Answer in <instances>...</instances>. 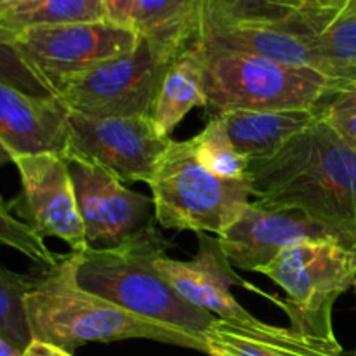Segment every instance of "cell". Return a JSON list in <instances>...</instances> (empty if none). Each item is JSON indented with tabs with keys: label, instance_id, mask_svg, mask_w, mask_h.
I'll return each mask as SVG.
<instances>
[{
	"label": "cell",
	"instance_id": "17",
	"mask_svg": "<svg viewBox=\"0 0 356 356\" xmlns=\"http://www.w3.org/2000/svg\"><path fill=\"white\" fill-rule=\"evenodd\" d=\"M216 115L225 124L235 148L249 160L273 155L322 117L318 106L309 110L225 111Z\"/></svg>",
	"mask_w": 356,
	"mask_h": 356
},
{
	"label": "cell",
	"instance_id": "27",
	"mask_svg": "<svg viewBox=\"0 0 356 356\" xmlns=\"http://www.w3.org/2000/svg\"><path fill=\"white\" fill-rule=\"evenodd\" d=\"M318 108L322 120L348 146L356 149V82L334 90Z\"/></svg>",
	"mask_w": 356,
	"mask_h": 356
},
{
	"label": "cell",
	"instance_id": "5",
	"mask_svg": "<svg viewBox=\"0 0 356 356\" xmlns=\"http://www.w3.org/2000/svg\"><path fill=\"white\" fill-rule=\"evenodd\" d=\"M204 82L207 106L225 111L309 110L337 90L334 82L312 68L284 65L252 54L207 51Z\"/></svg>",
	"mask_w": 356,
	"mask_h": 356
},
{
	"label": "cell",
	"instance_id": "26",
	"mask_svg": "<svg viewBox=\"0 0 356 356\" xmlns=\"http://www.w3.org/2000/svg\"><path fill=\"white\" fill-rule=\"evenodd\" d=\"M0 82L40 97H54V92L38 79L14 45V33L0 24Z\"/></svg>",
	"mask_w": 356,
	"mask_h": 356
},
{
	"label": "cell",
	"instance_id": "21",
	"mask_svg": "<svg viewBox=\"0 0 356 356\" xmlns=\"http://www.w3.org/2000/svg\"><path fill=\"white\" fill-rule=\"evenodd\" d=\"M306 0H204L200 38L232 26H271L284 23Z\"/></svg>",
	"mask_w": 356,
	"mask_h": 356
},
{
	"label": "cell",
	"instance_id": "12",
	"mask_svg": "<svg viewBox=\"0 0 356 356\" xmlns=\"http://www.w3.org/2000/svg\"><path fill=\"white\" fill-rule=\"evenodd\" d=\"M327 238L325 229L305 212L259 200L249 202L240 218L218 236L228 263L247 271H259L289 247Z\"/></svg>",
	"mask_w": 356,
	"mask_h": 356
},
{
	"label": "cell",
	"instance_id": "33",
	"mask_svg": "<svg viewBox=\"0 0 356 356\" xmlns=\"http://www.w3.org/2000/svg\"><path fill=\"white\" fill-rule=\"evenodd\" d=\"M351 356H356V350H355V351H353V355H351Z\"/></svg>",
	"mask_w": 356,
	"mask_h": 356
},
{
	"label": "cell",
	"instance_id": "7",
	"mask_svg": "<svg viewBox=\"0 0 356 356\" xmlns=\"http://www.w3.org/2000/svg\"><path fill=\"white\" fill-rule=\"evenodd\" d=\"M188 51L172 40L139 35L131 52L97 66L59 94L68 111L92 117H149L170 63Z\"/></svg>",
	"mask_w": 356,
	"mask_h": 356
},
{
	"label": "cell",
	"instance_id": "8",
	"mask_svg": "<svg viewBox=\"0 0 356 356\" xmlns=\"http://www.w3.org/2000/svg\"><path fill=\"white\" fill-rule=\"evenodd\" d=\"M13 33L19 54L54 96L97 66L131 52L139 42L138 31L110 19L33 26Z\"/></svg>",
	"mask_w": 356,
	"mask_h": 356
},
{
	"label": "cell",
	"instance_id": "13",
	"mask_svg": "<svg viewBox=\"0 0 356 356\" xmlns=\"http://www.w3.org/2000/svg\"><path fill=\"white\" fill-rule=\"evenodd\" d=\"M198 252L191 261H179L165 254L156 257V268L172 287L191 305L212 313L216 318L236 323L245 329L259 327L261 320L247 312L232 296V285H242L261 294L263 291L235 273L219 245L218 236L209 233H197Z\"/></svg>",
	"mask_w": 356,
	"mask_h": 356
},
{
	"label": "cell",
	"instance_id": "15",
	"mask_svg": "<svg viewBox=\"0 0 356 356\" xmlns=\"http://www.w3.org/2000/svg\"><path fill=\"white\" fill-rule=\"evenodd\" d=\"M0 139L13 156L66 155L68 110L54 97L31 96L0 82Z\"/></svg>",
	"mask_w": 356,
	"mask_h": 356
},
{
	"label": "cell",
	"instance_id": "6",
	"mask_svg": "<svg viewBox=\"0 0 356 356\" xmlns=\"http://www.w3.org/2000/svg\"><path fill=\"white\" fill-rule=\"evenodd\" d=\"M148 186L162 228L216 236L240 218L252 197L247 177L222 179L200 165L190 139L170 141Z\"/></svg>",
	"mask_w": 356,
	"mask_h": 356
},
{
	"label": "cell",
	"instance_id": "3",
	"mask_svg": "<svg viewBox=\"0 0 356 356\" xmlns=\"http://www.w3.org/2000/svg\"><path fill=\"white\" fill-rule=\"evenodd\" d=\"M26 315L31 337L72 353L87 343H113L125 339H149L205 353L202 337L160 325L118 308L76 285L73 256H61L58 266L44 270L31 280Z\"/></svg>",
	"mask_w": 356,
	"mask_h": 356
},
{
	"label": "cell",
	"instance_id": "18",
	"mask_svg": "<svg viewBox=\"0 0 356 356\" xmlns=\"http://www.w3.org/2000/svg\"><path fill=\"white\" fill-rule=\"evenodd\" d=\"M198 47L207 49V51H228L259 56V58L284 63V65L312 68L329 79L325 65L318 58V54L313 51L312 45L306 44L302 38L289 33L284 28L275 26V24H271V26H232L211 30L200 38Z\"/></svg>",
	"mask_w": 356,
	"mask_h": 356
},
{
	"label": "cell",
	"instance_id": "32",
	"mask_svg": "<svg viewBox=\"0 0 356 356\" xmlns=\"http://www.w3.org/2000/svg\"><path fill=\"white\" fill-rule=\"evenodd\" d=\"M13 153H10V149L7 148L6 145L2 143V139H0V169H2L3 165H7V163H13Z\"/></svg>",
	"mask_w": 356,
	"mask_h": 356
},
{
	"label": "cell",
	"instance_id": "16",
	"mask_svg": "<svg viewBox=\"0 0 356 356\" xmlns=\"http://www.w3.org/2000/svg\"><path fill=\"white\" fill-rule=\"evenodd\" d=\"M205 353L211 356H343L299 336L291 327L261 323L245 329L216 318L204 332Z\"/></svg>",
	"mask_w": 356,
	"mask_h": 356
},
{
	"label": "cell",
	"instance_id": "10",
	"mask_svg": "<svg viewBox=\"0 0 356 356\" xmlns=\"http://www.w3.org/2000/svg\"><path fill=\"white\" fill-rule=\"evenodd\" d=\"M21 181V193L10 211L42 238H58L72 252L89 249L76 207L68 160L54 153L16 155L13 159Z\"/></svg>",
	"mask_w": 356,
	"mask_h": 356
},
{
	"label": "cell",
	"instance_id": "31",
	"mask_svg": "<svg viewBox=\"0 0 356 356\" xmlns=\"http://www.w3.org/2000/svg\"><path fill=\"white\" fill-rule=\"evenodd\" d=\"M28 2H33V0H0V14L7 13L10 9H16L19 6H24Z\"/></svg>",
	"mask_w": 356,
	"mask_h": 356
},
{
	"label": "cell",
	"instance_id": "30",
	"mask_svg": "<svg viewBox=\"0 0 356 356\" xmlns=\"http://www.w3.org/2000/svg\"><path fill=\"white\" fill-rule=\"evenodd\" d=\"M23 351L0 332V356H21Z\"/></svg>",
	"mask_w": 356,
	"mask_h": 356
},
{
	"label": "cell",
	"instance_id": "25",
	"mask_svg": "<svg viewBox=\"0 0 356 356\" xmlns=\"http://www.w3.org/2000/svg\"><path fill=\"white\" fill-rule=\"evenodd\" d=\"M0 245L23 254L42 270H52L61 261V256L52 252L40 235H37L26 222L13 214L2 197H0Z\"/></svg>",
	"mask_w": 356,
	"mask_h": 356
},
{
	"label": "cell",
	"instance_id": "20",
	"mask_svg": "<svg viewBox=\"0 0 356 356\" xmlns=\"http://www.w3.org/2000/svg\"><path fill=\"white\" fill-rule=\"evenodd\" d=\"M202 14L204 0H136L132 28L191 49L200 42Z\"/></svg>",
	"mask_w": 356,
	"mask_h": 356
},
{
	"label": "cell",
	"instance_id": "4",
	"mask_svg": "<svg viewBox=\"0 0 356 356\" xmlns=\"http://www.w3.org/2000/svg\"><path fill=\"white\" fill-rule=\"evenodd\" d=\"M257 273L287 292L282 299L291 329L323 348L343 353L334 334L332 309L337 299L356 284V254L336 240H312L285 249Z\"/></svg>",
	"mask_w": 356,
	"mask_h": 356
},
{
	"label": "cell",
	"instance_id": "2",
	"mask_svg": "<svg viewBox=\"0 0 356 356\" xmlns=\"http://www.w3.org/2000/svg\"><path fill=\"white\" fill-rule=\"evenodd\" d=\"M167 242L149 225L117 247L72 252L76 285L149 322L204 339L216 316L188 302L156 268Z\"/></svg>",
	"mask_w": 356,
	"mask_h": 356
},
{
	"label": "cell",
	"instance_id": "28",
	"mask_svg": "<svg viewBox=\"0 0 356 356\" xmlns=\"http://www.w3.org/2000/svg\"><path fill=\"white\" fill-rule=\"evenodd\" d=\"M101 2L106 10L108 19L122 24V26L132 28V13H134L136 0H101Z\"/></svg>",
	"mask_w": 356,
	"mask_h": 356
},
{
	"label": "cell",
	"instance_id": "34",
	"mask_svg": "<svg viewBox=\"0 0 356 356\" xmlns=\"http://www.w3.org/2000/svg\"><path fill=\"white\" fill-rule=\"evenodd\" d=\"M355 289H356V284H355Z\"/></svg>",
	"mask_w": 356,
	"mask_h": 356
},
{
	"label": "cell",
	"instance_id": "19",
	"mask_svg": "<svg viewBox=\"0 0 356 356\" xmlns=\"http://www.w3.org/2000/svg\"><path fill=\"white\" fill-rule=\"evenodd\" d=\"M207 104L204 56L197 45L170 63L156 92L149 118L162 138H170L174 129L193 108H205Z\"/></svg>",
	"mask_w": 356,
	"mask_h": 356
},
{
	"label": "cell",
	"instance_id": "9",
	"mask_svg": "<svg viewBox=\"0 0 356 356\" xmlns=\"http://www.w3.org/2000/svg\"><path fill=\"white\" fill-rule=\"evenodd\" d=\"M172 138L149 117H92L68 111L66 160L101 167L124 184L149 183Z\"/></svg>",
	"mask_w": 356,
	"mask_h": 356
},
{
	"label": "cell",
	"instance_id": "22",
	"mask_svg": "<svg viewBox=\"0 0 356 356\" xmlns=\"http://www.w3.org/2000/svg\"><path fill=\"white\" fill-rule=\"evenodd\" d=\"M106 19V10L101 0H33L0 14V24L10 31Z\"/></svg>",
	"mask_w": 356,
	"mask_h": 356
},
{
	"label": "cell",
	"instance_id": "11",
	"mask_svg": "<svg viewBox=\"0 0 356 356\" xmlns=\"http://www.w3.org/2000/svg\"><path fill=\"white\" fill-rule=\"evenodd\" d=\"M76 207L90 247H117L153 225L152 197L125 188L92 163L68 160Z\"/></svg>",
	"mask_w": 356,
	"mask_h": 356
},
{
	"label": "cell",
	"instance_id": "23",
	"mask_svg": "<svg viewBox=\"0 0 356 356\" xmlns=\"http://www.w3.org/2000/svg\"><path fill=\"white\" fill-rule=\"evenodd\" d=\"M190 145L198 163L214 176L222 179L247 177L249 159L235 148L218 115H214L197 136L190 138Z\"/></svg>",
	"mask_w": 356,
	"mask_h": 356
},
{
	"label": "cell",
	"instance_id": "1",
	"mask_svg": "<svg viewBox=\"0 0 356 356\" xmlns=\"http://www.w3.org/2000/svg\"><path fill=\"white\" fill-rule=\"evenodd\" d=\"M247 181L256 200L305 212L356 254V149L322 117L273 155L249 160Z\"/></svg>",
	"mask_w": 356,
	"mask_h": 356
},
{
	"label": "cell",
	"instance_id": "24",
	"mask_svg": "<svg viewBox=\"0 0 356 356\" xmlns=\"http://www.w3.org/2000/svg\"><path fill=\"white\" fill-rule=\"evenodd\" d=\"M30 287L31 280L0 266V332L21 351L33 341L24 305Z\"/></svg>",
	"mask_w": 356,
	"mask_h": 356
},
{
	"label": "cell",
	"instance_id": "29",
	"mask_svg": "<svg viewBox=\"0 0 356 356\" xmlns=\"http://www.w3.org/2000/svg\"><path fill=\"white\" fill-rule=\"evenodd\" d=\"M21 356H73L70 351L63 350V348L54 346L51 343H45V341L33 339L26 348L23 350Z\"/></svg>",
	"mask_w": 356,
	"mask_h": 356
},
{
	"label": "cell",
	"instance_id": "14",
	"mask_svg": "<svg viewBox=\"0 0 356 356\" xmlns=\"http://www.w3.org/2000/svg\"><path fill=\"white\" fill-rule=\"evenodd\" d=\"M275 26L312 45L337 89L356 82V0H306Z\"/></svg>",
	"mask_w": 356,
	"mask_h": 356
}]
</instances>
